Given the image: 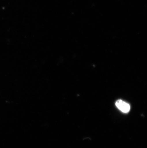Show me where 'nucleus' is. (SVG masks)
Here are the masks:
<instances>
[{"label": "nucleus", "mask_w": 147, "mask_h": 148, "mask_svg": "<svg viewBox=\"0 0 147 148\" xmlns=\"http://www.w3.org/2000/svg\"><path fill=\"white\" fill-rule=\"evenodd\" d=\"M116 106L118 109L125 113H127L131 109V106L129 103L121 100H118L116 102Z\"/></svg>", "instance_id": "obj_1"}]
</instances>
